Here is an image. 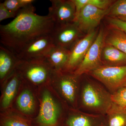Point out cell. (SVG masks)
Instances as JSON below:
<instances>
[{"instance_id": "cell-1", "label": "cell", "mask_w": 126, "mask_h": 126, "mask_svg": "<svg viewBox=\"0 0 126 126\" xmlns=\"http://www.w3.org/2000/svg\"><path fill=\"white\" fill-rule=\"evenodd\" d=\"M32 4L21 9L12 21L0 26L1 45L14 54L35 39L52 34L56 25L52 17L35 14Z\"/></svg>"}, {"instance_id": "cell-2", "label": "cell", "mask_w": 126, "mask_h": 126, "mask_svg": "<svg viewBox=\"0 0 126 126\" xmlns=\"http://www.w3.org/2000/svg\"><path fill=\"white\" fill-rule=\"evenodd\" d=\"M105 38L103 30L101 29L75 72V75H80L100 67Z\"/></svg>"}, {"instance_id": "cell-3", "label": "cell", "mask_w": 126, "mask_h": 126, "mask_svg": "<svg viewBox=\"0 0 126 126\" xmlns=\"http://www.w3.org/2000/svg\"><path fill=\"white\" fill-rule=\"evenodd\" d=\"M18 63L22 66L23 74L29 81L40 84L46 81L49 76L50 65L45 58L26 60H19Z\"/></svg>"}, {"instance_id": "cell-4", "label": "cell", "mask_w": 126, "mask_h": 126, "mask_svg": "<svg viewBox=\"0 0 126 126\" xmlns=\"http://www.w3.org/2000/svg\"><path fill=\"white\" fill-rule=\"evenodd\" d=\"M54 45L51 35L41 36L32 41L15 54L19 60H26L45 58Z\"/></svg>"}, {"instance_id": "cell-5", "label": "cell", "mask_w": 126, "mask_h": 126, "mask_svg": "<svg viewBox=\"0 0 126 126\" xmlns=\"http://www.w3.org/2000/svg\"><path fill=\"white\" fill-rule=\"evenodd\" d=\"M109 9H102L92 5L84 6L75 18L74 23L82 32L91 31L96 27Z\"/></svg>"}, {"instance_id": "cell-6", "label": "cell", "mask_w": 126, "mask_h": 126, "mask_svg": "<svg viewBox=\"0 0 126 126\" xmlns=\"http://www.w3.org/2000/svg\"><path fill=\"white\" fill-rule=\"evenodd\" d=\"M92 75L106 86L115 89L126 82V64L99 67L92 71Z\"/></svg>"}, {"instance_id": "cell-7", "label": "cell", "mask_w": 126, "mask_h": 126, "mask_svg": "<svg viewBox=\"0 0 126 126\" xmlns=\"http://www.w3.org/2000/svg\"><path fill=\"white\" fill-rule=\"evenodd\" d=\"M51 6L48 15L53 20L56 26L74 23L75 19V6L72 0H51Z\"/></svg>"}, {"instance_id": "cell-8", "label": "cell", "mask_w": 126, "mask_h": 126, "mask_svg": "<svg viewBox=\"0 0 126 126\" xmlns=\"http://www.w3.org/2000/svg\"><path fill=\"white\" fill-rule=\"evenodd\" d=\"M39 113L36 119L39 126H58L59 109L50 93H43Z\"/></svg>"}, {"instance_id": "cell-9", "label": "cell", "mask_w": 126, "mask_h": 126, "mask_svg": "<svg viewBox=\"0 0 126 126\" xmlns=\"http://www.w3.org/2000/svg\"><path fill=\"white\" fill-rule=\"evenodd\" d=\"M81 32L75 23L56 26L51 34L54 44L70 50L79 39Z\"/></svg>"}, {"instance_id": "cell-10", "label": "cell", "mask_w": 126, "mask_h": 126, "mask_svg": "<svg viewBox=\"0 0 126 126\" xmlns=\"http://www.w3.org/2000/svg\"><path fill=\"white\" fill-rule=\"evenodd\" d=\"M94 30L90 32L82 38L79 39L70 49L68 59L65 67L68 69L78 67L96 37Z\"/></svg>"}, {"instance_id": "cell-11", "label": "cell", "mask_w": 126, "mask_h": 126, "mask_svg": "<svg viewBox=\"0 0 126 126\" xmlns=\"http://www.w3.org/2000/svg\"><path fill=\"white\" fill-rule=\"evenodd\" d=\"M70 50L63 47L54 45L50 48L45 58L50 65L56 69L65 66L68 59Z\"/></svg>"}, {"instance_id": "cell-12", "label": "cell", "mask_w": 126, "mask_h": 126, "mask_svg": "<svg viewBox=\"0 0 126 126\" xmlns=\"http://www.w3.org/2000/svg\"><path fill=\"white\" fill-rule=\"evenodd\" d=\"M19 59L15 55L7 48L0 46V78H5L11 72L15 65H16Z\"/></svg>"}, {"instance_id": "cell-13", "label": "cell", "mask_w": 126, "mask_h": 126, "mask_svg": "<svg viewBox=\"0 0 126 126\" xmlns=\"http://www.w3.org/2000/svg\"><path fill=\"white\" fill-rule=\"evenodd\" d=\"M102 59L110 63H126V54L112 46L106 44L102 51Z\"/></svg>"}, {"instance_id": "cell-14", "label": "cell", "mask_w": 126, "mask_h": 126, "mask_svg": "<svg viewBox=\"0 0 126 126\" xmlns=\"http://www.w3.org/2000/svg\"><path fill=\"white\" fill-rule=\"evenodd\" d=\"M82 100L84 105L90 108L99 107L103 104L101 96L92 84H87L84 88Z\"/></svg>"}, {"instance_id": "cell-15", "label": "cell", "mask_w": 126, "mask_h": 126, "mask_svg": "<svg viewBox=\"0 0 126 126\" xmlns=\"http://www.w3.org/2000/svg\"><path fill=\"white\" fill-rule=\"evenodd\" d=\"M104 43L116 47L126 54V33L124 32L113 29L105 37Z\"/></svg>"}, {"instance_id": "cell-16", "label": "cell", "mask_w": 126, "mask_h": 126, "mask_svg": "<svg viewBox=\"0 0 126 126\" xmlns=\"http://www.w3.org/2000/svg\"><path fill=\"white\" fill-rule=\"evenodd\" d=\"M19 77L16 73L11 77L5 89L2 104L4 108L9 107L14 99L19 84Z\"/></svg>"}, {"instance_id": "cell-17", "label": "cell", "mask_w": 126, "mask_h": 126, "mask_svg": "<svg viewBox=\"0 0 126 126\" xmlns=\"http://www.w3.org/2000/svg\"><path fill=\"white\" fill-rule=\"evenodd\" d=\"M17 104L19 108L23 112H32L34 109L35 102L31 92L28 90H24L18 97Z\"/></svg>"}, {"instance_id": "cell-18", "label": "cell", "mask_w": 126, "mask_h": 126, "mask_svg": "<svg viewBox=\"0 0 126 126\" xmlns=\"http://www.w3.org/2000/svg\"><path fill=\"white\" fill-rule=\"evenodd\" d=\"M73 79L68 76H63L60 79V84L61 91L64 97L70 102L74 101L75 88Z\"/></svg>"}, {"instance_id": "cell-19", "label": "cell", "mask_w": 126, "mask_h": 126, "mask_svg": "<svg viewBox=\"0 0 126 126\" xmlns=\"http://www.w3.org/2000/svg\"><path fill=\"white\" fill-rule=\"evenodd\" d=\"M75 7V18L79 12L85 5H92L103 10L107 9L108 7L112 2L110 0H72Z\"/></svg>"}, {"instance_id": "cell-20", "label": "cell", "mask_w": 126, "mask_h": 126, "mask_svg": "<svg viewBox=\"0 0 126 126\" xmlns=\"http://www.w3.org/2000/svg\"><path fill=\"white\" fill-rule=\"evenodd\" d=\"M67 126H108L102 122L91 119L86 116H77L72 117L65 122Z\"/></svg>"}, {"instance_id": "cell-21", "label": "cell", "mask_w": 126, "mask_h": 126, "mask_svg": "<svg viewBox=\"0 0 126 126\" xmlns=\"http://www.w3.org/2000/svg\"><path fill=\"white\" fill-rule=\"evenodd\" d=\"M34 1L33 0H6L2 2L10 11L18 13L21 9L32 4Z\"/></svg>"}, {"instance_id": "cell-22", "label": "cell", "mask_w": 126, "mask_h": 126, "mask_svg": "<svg viewBox=\"0 0 126 126\" xmlns=\"http://www.w3.org/2000/svg\"><path fill=\"white\" fill-rule=\"evenodd\" d=\"M107 15L113 18L126 16V0H119L115 2L109 9Z\"/></svg>"}, {"instance_id": "cell-23", "label": "cell", "mask_w": 126, "mask_h": 126, "mask_svg": "<svg viewBox=\"0 0 126 126\" xmlns=\"http://www.w3.org/2000/svg\"><path fill=\"white\" fill-rule=\"evenodd\" d=\"M113 101L122 107H126V86L121 88L112 95Z\"/></svg>"}, {"instance_id": "cell-24", "label": "cell", "mask_w": 126, "mask_h": 126, "mask_svg": "<svg viewBox=\"0 0 126 126\" xmlns=\"http://www.w3.org/2000/svg\"><path fill=\"white\" fill-rule=\"evenodd\" d=\"M108 126H126V113H118L111 116Z\"/></svg>"}, {"instance_id": "cell-25", "label": "cell", "mask_w": 126, "mask_h": 126, "mask_svg": "<svg viewBox=\"0 0 126 126\" xmlns=\"http://www.w3.org/2000/svg\"><path fill=\"white\" fill-rule=\"evenodd\" d=\"M1 126H31L23 119L16 118H9L4 119Z\"/></svg>"}, {"instance_id": "cell-26", "label": "cell", "mask_w": 126, "mask_h": 126, "mask_svg": "<svg viewBox=\"0 0 126 126\" xmlns=\"http://www.w3.org/2000/svg\"><path fill=\"white\" fill-rule=\"evenodd\" d=\"M108 21L109 24L114 29L120 30L126 33V21L113 17L109 18Z\"/></svg>"}, {"instance_id": "cell-27", "label": "cell", "mask_w": 126, "mask_h": 126, "mask_svg": "<svg viewBox=\"0 0 126 126\" xmlns=\"http://www.w3.org/2000/svg\"><path fill=\"white\" fill-rule=\"evenodd\" d=\"M18 13L10 11L4 5L3 2L0 3V21L8 18H15Z\"/></svg>"}, {"instance_id": "cell-28", "label": "cell", "mask_w": 126, "mask_h": 126, "mask_svg": "<svg viewBox=\"0 0 126 126\" xmlns=\"http://www.w3.org/2000/svg\"><path fill=\"white\" fill-rule=\"evenodd\" d=\"M117 18H118V19H120L121 20L126 21V16H124V17H119Z\"/></svg>"}, {"instance_id": "cell-29", "label": "cell", "mask_w": 126, "mask_h": 126, "mask_svg": "<svg viewBox=\"0 0 126 126\" xmlns=\"http://www.w3.org/2000/svg\"></svg>"}]
</instances>
